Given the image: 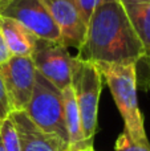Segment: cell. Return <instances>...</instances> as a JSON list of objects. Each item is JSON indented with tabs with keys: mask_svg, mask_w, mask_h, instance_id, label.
I'll use <instances>...</instances> for the list:
<instances>
[{
	"mask_svg": "<svg viewBox=\"0 0 150 151\" xmlns=\"http://www.w3.org/2000/svg\"><path fill=\"white\" fill-rule=\"evenodd\" d=\"M12 57L7 48V44H5V40L4 36H3V32H1V25H0V66L4 65L9 58Z\"/></svg>",
	"mask_w": 150,
	"mask_h": 151,
	"instance_id": "e0dca14e",
	"label": "cell"
},
{
	"mask_svg": "<svg viewBox=\"0 0 150 151\" xmlns=\"http://www.w3.org/2000/svg\"><path fill=\"white\" fill-rule=\"evenodd\" d=\"M76 58L94 65H136L144 50L120 0H102L92 13Z\"/></svg>",
	"mask_w": 150,
	"mask_h": 151,
	"instance_id": "6da1fadb",
	"label": "cell"
},
{
	"mask_svg": "<svg viewBox=\"0 0 150 151\" xmlns=\"http://www.w3.org/2000/svg\"><path fill=\"white\" fill-rule=\"evenodd\" d=\"M114 151H150V145L137 143L124 131L117 138Z\"/></svg>",
	"mask_w": 150,
	"mask_h": 151,
	"instance_id": "5bb4252c",
	"label": "cell"
},
{
	"mask_svg": "<svg viewBox=\"0 0 150 151\" xmlns=\"http://www.w3.org/2000/svg\"><path fill=\"white\" fill-rule=\"evenodd\" d=\"M94 151H96V150H94Z\"/></svg>",
	"mask_w": 150,
	"mask_h": 151,
	"instance_id": "44dd1931",
	"label": "cell"
},
{
	"mask_svg": "<svg viewBox=\"0 0 150 151\" xmlns=\"http://www.w3.org/2000/svg\"><path fill=\"white\" fill-rule=\"evenodd\" d=\"M11 113H12V110H11L9 106V99H8L4 78H3L1 69H0V122L9 117Z\"/></svg>",
	"mask_w": 150,
	"mask_h": 151,
	"instance_id": "9a60e30c",
	"label": "cell"
},
{
	"mask_svg": "<svg viewBox=\"0 0 150 151\" xmlns=\"http://www.w3.org/2000/svg\"><path fill=\"white\" fill-rule=\"evenodd\" d=\"M0 151H5V150H4V147H3V143H1V141H0Z\"/></svg>",
	"mask_w": 150,
	"mask_h": 151,
	"instance_id": "d6986e66",
	"label": "cell"
},
{
	"mask_svg": "<svg viewBox=\"0 0 150 151\" xmlns=\"http://www.w3.org/2000/svg\"><path fill=\"white\" fill-rule=\"evenodd\" d=\"M24 111L40 130L58 137L68 145L69 138L64 118L63 93L37 72L32 97Z\"/></svg>",
	"mask_w": 150,
	"mask_h": 151,
	"instance_id": "277c9868",
	"label": "cell"
},
{
	"mask_svg": "<svg viewBox=\"0 0 150 151\" xmlns=\"http://www.w3.org/2000/svg\"><path fill=\"white\" fill-rule=\"evenodd\" d=\"M49 15L61 33L65 47L79 48L87 33V23L81 13L79 0H43Z\"/></svg>",
	"mask_w": 150,
	"mask_h": 151,
	"instance_id": "ba28073f",
	"label": "cell"
},
{
	"mask_svg": "<svg viewBox=\"0 0 150 151\" xmlns=\"http://www.w3.org/2000/svg\"><path fill=\"white\" fill-rule=\"evenodd\" d=\"M102 76L98 68L92 63L81 61L73 57L72 66V90L81 118L82 134L85 141L93 145L97 129L98 102L102 90Z\"/></svg>",
	"mask_w": 150,
	"mask_h": 151,
	"instance_id": "3957f363",
	"label": "cell"
},
{
	"mask_svg": "<svg viewBox=\"0 0 150 151\" xmlns=\"http://www.w3.org/2000/svg\"><path fill=\"white\" fill-rule=\"evenodd\" d=\"M31 58L37 73L47 78L58 90L63 91L71 86L73 56H71L68 47L61 41L36 39Z\"/></svg>",
	"mask_w": 150,
	"mask_h": 151,
	"instance_id": "8992f818",
	"label": "cell"
},
{
	"mask_svg": "<svg viewBox=\"0 0 150 151\" xmlns=\"http://www.w3.org/2000/svg\"><path fill=\"white\" fill-rule=\"evenodd\" d=\"M0 16L19 21L37 39L61 41L60 29L43 0H1Z\"/></svg>",
	"mask_w": 150,
	"mask_h": 151,
	"instance_id": "5b68a950",
	"label": "cell"
},
{
	"mask_svg": "<svg viewBox=\"0 0 150 151\" xmlns=\"http://www.w3.org/2000/svg\"><path fill=\"white\" fill-rule=\"evenodd\" d=\"M9 117L17 130L21 151H66L68 149V145L58 137L40 130L25 111H13Z\"/></svg>",
	"mask_w": 150,
	"mask_h": 151,
	"instance_id": "30bf717a",
	"label": "cell"
},
{
	"mask_svg": "<svg viewBox=\"0 0 150 151\" xmlns=\"http://www.w3.org/2000/svg\"><path fill=\"white\" fill-rule=\"evenodd\" d=\"M0 25L11 56L31 57L37 37L33 36L25 27L13 19L0 16Z\"/></svg>",
	"mask_w": 150,
	"mask_h": 151,
	"instance_id": "8fae6325",
	"label": "cell"
},
{
	"mask_svg": "<svg viewBox=\"0 0 150 151\" xmlns=\"http://www.w3.org/2000/svg\"><path fill=\"white\" fill-rule=\"evenodd\" d=\"M0 141L5 151H21L17 130L11 117L5 118L0 123Z\"/></svg>",
	"mask_w": 150,
	"mask_h": 151,
	"instance_id": "4fadbf2b",
	"label": "cell"
},
{
	"mask_svg": "<svg viewBox=\"0 0 150 151\" xmlns=\"http://www.w3.org/2000/svg\"><path fill=\"white\" fill-rule=\"evenodd\" d=\"M102 1V0H79L80 8H81V13L82 17H84L85 23L88 25V21H89L92 13L94 12V9L98 7V4Z\"/></svg>",
	"mask_w": 150,
	"mask_h": 151,
	"instance_id": "2e32d148",
	"label": "cell"
},
{
	"mask_svg": "<svg viewBox=\"0 0 150 151\" xmlns=\"http://www.w3.org/2000/svg\"><path fill=\"white\" fill-rule=\"evenodd\" d=\"M104 82L110 89L113 99L125 123V133L134 142L149 145L144 127V117L137 101L136 65H96Z\"/></svg>",
	"mask_w": 150,
	"mask_h": 151,
	"instance_id": "7a4b0ae2",
	"label": "cell"
},
{
	"mask_svg": "<svg viewBox=\"0 0 150 151\" xmlns=\"http://www.w3.org/2000/svg\"><path fill=\"white\" fill-rule=\"evenodd\" d=\"M0 1H1V0H0Z\"/></svg>",
	"mask_w": 150,
	"mask_h": 151,
	"instance_id": "ffe728a7",
	"label": "cell"
},
{
	"mask_svg": "<svg viewBox=\"0 0 150 151\" xmlns=\"http://www.w3.org/2000/svg\"><path fill=\"white\" fill-rule=\"evenodd\" d=\"M66 151H94L93 146H88V147H84V149H77V150H66Z\"/></svg>",
	"mask_w": 150,
	"mask_h": 151,
	"instance_id": "ac0fdd59",
	"label": "cell"
},
{
	"mask_svg": "<svg viewBox=\"0 0 150 151\" xmlns=\"http://www.w3.org/2000/svg\"><path fill=\"white\" fill-rule=\"evenodd\" d=\"M130 20L133 29L142 45V60L136 68L137 70V86L144 90L150 89V0H120Z\"/></svg>",
	"mask_w": 150,
	"mask_h": 151,
	"instance_id": "9c48e42d",
	"label": "cell"
},
{
	"mask_svg": "<svg viewBox=\"0 0 150 151\" xmlns=\"http://www.w3.org/2000/svg\"><path fill=\"white\" fill-rule=\"evenodd\" d=\"M63 104H64V118H65V125L68 130V149L66 150H77L84 149L89 145L84 138L82 134V126H81V118H80L79 107L76 104L74 93L72 90V86H68L63 91Z\"/></svg>",
	"mask_w": 150,
	"mask_h": 151,
	"instance_id": "7c38bea8",
	"label": "cell"
},
{
	"mask_svg": "<svg viewBox=\"0 0 150 151\" xmlns=\"http://www.w3.org/2000/svg\"><path fill=\"white\" fill-rule=\"evenodd\" d=\"M0 69L12 113L24 111L32 97L36 80V69L32 58L12 56Z\"/></svg>",
	"mask_w": 150,
	"mask_h": 151,
	"instance_id": "52a82bcc",
	"label": "cell"
}]
</instances>
